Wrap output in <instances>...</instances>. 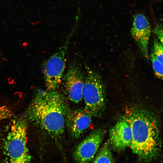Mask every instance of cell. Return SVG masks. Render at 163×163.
Segmentation results:
<instances>
[{
    "label": "cell",
    "instance_id": "1",
    "mask_svg": "<svg viewBox=\"0 0 163 163\" xmlns=\"http://www.w3.org/2000/svg\"><path fill=\"white\" fill-rule=\"evenodd\" d=\"M70 109L64 95L56 91L39 90L26 113L46 135L57 141L63 135Z\"/></svg>",
    "mask_w": 163,
    "mask_h": 163
},
{
    "label": "cell",
    "instance_id": "2",
    "mask_svg": "<svg viewBox=\"0 0 163 163\" xmlns=\"http://www.w3.org/2000/svg\"><path fill=\"white\" fill-rule=\"evenodd\" d=\"M124 119L132 129L130 146L133 152L145 161L153 158L160 145V131L156 117L146 109L136 107L127 111Z\"/></svg>",
    "mask_w": 163,
    "mask_h": 163
},
{
    "label": "cell",
    "instance_id": "3",
    "mask_svg": "<svg viewBox=\"0 0 163 163\" xmlns=\"http://www.w3.org/2000/svg\"><path fill=\"white\" fill-rule=\"evenodd\" d=\"M28 120L25 114L13 122L4 144L9 163H30L31 157L27 145Z\"/></svg>",
    "mask_w": 163,
    "mask_h": 163
},
{
    "label": "cell",
    "instance_id": "4",
    "mask_svg": "<svg viewBox=\"0 0 163 163\" xmlns=\"http://www.w3.org/2000/svg\"><path fill=\"white\" fill-rule=\"evenodd\" d=\"M85 75L82 89L85 103L84 110L91 116H100L105 105V87L101 76L85 65Z\"/></svg>",
    "mask_w": 163,
    "mask_h": 163
},
{
    "label": "cell",
    "instance_id": "5",
    "mask_svg": "<svg viewBox=\"0 0 163 163\" xmlns=\"http://www.w3.org/2000/svg\"><path fill=\"white\" fill-rule=\"evenodd\" d=\"M71 36L70 35L64 45L43 63V70L46 91L55 90L62 81L66 66V55Z\"/></svg>",
    "mask_w": 163,
    "mask_h": 163
},
{
    "label": "cell",
    "instance_id": "6",
    "mask_svg": "<svg viewBox=\"0 0 163 163\" xmlns=\"http://www.w3.org/2000/svg\"><path fill=\"white\" fill-rule=\"evenodd\" d=\"M105 134L104 130L97 129L77 146L73 157L76 163H88L94 157L101 144Z\"/></svg>",
    "mask_w": 163,
    "mask_h": 163
},
{
    "label": "cell",
    "instance_id": "7",
    "mask_svg": "<svg viewBox=\"0 0 163 163\" xmlns=\"http://www.w3.org/2000/svg\"><path fill=\"white\" fill-rule=\"evenodd\" d=\"M62 80L65 92L69 99L78 103L83 98L82 89L85 75L80 66L76 63L70 64Z\"/></svg>",
    "mask_w": 163,
    "mask_h": 163
},
{
    "label": "cell",
    "instance_id": "8",
    "mask_svg": "<svg viewBox=\"0 0 163 163\" xmlns=\"http://www.w3.org/2000/svg\"><path fill=\"white\" fill-rule=\"evenodd\" d=\"M131 32L142 55L148 58L151 29L149 23L144 15L138 13L134 16Z\"/></svg>",
    "mask_w": 163,
    "mask_h": 163
},
{
    "label": "cell",
    "instance_id": "9",
    "mask_svg": "<svg viewBox=\"0 0 163 163\" xmlns=\"http://www.w3.org/2000/svg\"><path fill=\"white\" fill-rule=\"evenodd\" d=\"M91 117L81 109L69 110L66 118V126L72 138L78 139L86 132L91 123Z\"/></svg>",
    "mask_w": 163,
    "mask_h": 163
},
{
    "label": "cell",
    "instance_id": "10",
    "mask_svg": "<svg viewBox=\"0 0 163 163\" xmlns=\"http://www.w3.org/2000/svg\"><path fill=\"white\" fill-rule=\"evenodd\" d=\"M109 135L110 145L117 151L130 146L133 137L131 127L124 119L117 122L111 128Z\"/></svg>",
    "mask_w": 163,
    "mask_h": 163
},
{
    "label": "cell",
    "instance_id": "11",
    "mask_svg": "<svg viewBox=\"0 0 163 163\" xmlns=\"http://www.w3.org/2000/svg\"><path fill=\"white\" fill-rule=\"evenodd\" d=\"M97 152L91 163H114L108 142L104 143Z\"/></svg>",
    "mask_w": 163,
    "mask_h": 163
},
{
    "label": "cell",
    "instance_id": "12",
    "mask_svg": "<svg viewBox=\"0 0 163 163\" xmlns=\"http://www.w3.org/2000/svg\"><path fill=\"white\" fill-rule=\"evenodd\" d=\"M151 59L152 66L156 76L158 78L163 79V63L157 59L152 53Z\"/></svg>",
    "mask_w": 163,
    "mask_h": 163
},
{
    "label": "cell",
    "instance_id": "13",
    "mask_svg": "<svg viewBox=\"0 0 163 163\" xmlns=\"http://www.w3.org/2000/svg\"><path fill=\"white\" fill-rule=\"evenodd\" d=\"M152 53L157 59L163 63V45L158 39L154 40Z\"/></svg>",
    "mask_w": 163,
    "mask_h": 163
},
{
    "label": "cell",
    "instance_id": "14",
    "mask_svg": "<svg viewBox=\"0 0 163 163\" xmlns=\"http://www.w3.org/2000/svg\"><path fill=\"white\" fill-rule=\"evenodd\" d=\"M13 112L9 107L4 105L0 107V121L12 117Z\"/></svg>",
    "mask_w": 163,
    "mask_h": 163
},
{
    "label": "cell",
    "instance_id": "15",
    "mask_svg": "<svg viewBox=\"0 0 163 163\" xmlns=\"http://www.w3.org/2000/svg\"><path fill=\"white\" fill-rule=\"evenodd\" d=\"M153 31L158 40L163 45V28L162 25L160 24L156 25Z\"/></svg>",
    "mask_w": 163,
    "mask_h": 163
}]
</instances>
